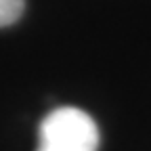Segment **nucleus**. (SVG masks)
I'll use <instances>...</instances> for the list:
<instances>
[{"instance_id": "1", "label": "nucleus", "mask_w": 151, "mask_h": 151, "mask_svg": "<svg viewBox=\"0 0 151 151\" xmlns=\"http://www.w3.org/2000/svg\"><path fill=\"white\" fill-rule=\"evenodd\" d=\"M99 128L86 111L59 107L50 111L38 128L36 151H97Z\"/></svg>"}, {"instance_id": "2", "label": "nucleus", "mask_w": 151, "mask_h": 151, "mask_svg": "<svg viewBox=\"0 0 151 151\" xmlns=\"http://www.w3.org/2000/svg\"><path fill=\"white\" fill-rule=\"evenodd\" d=\"M25 0H0V27L15 23L23 13Z\"/></svg>"}]
</instances>
